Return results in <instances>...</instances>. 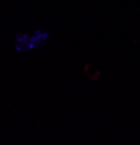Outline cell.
Wrapping results in <instances>:
<instances>
[{
  "label": "cell",
  "mask_w": 140,
  "mask_h": 145,
  "mask_svg": "<svg viewBox=\"0 0 140 145\" xmlns=\"http://www.w3.org/2000/svg\"><path fill=\"white\" fill-rule=\"evenodd\" d=\"M51 39V31L45 28H35L32 31H22L13 35L12 50L18 55H28L42 48Z\"/></svg>",
  "instance_id": "6da1fadb"
}]
</instances>
